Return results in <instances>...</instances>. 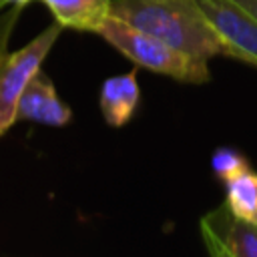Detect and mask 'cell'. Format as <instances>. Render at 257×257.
I'll use <instances>...</instances> for the list:
<instances>
[{
  "mask_svg": "<svg viewBox=\"0 0 257 257\" xmlns=\"http://www.w3.org/2000/svg\"><path fill=\"white\" fill-rule=\"evenodd\" d=\"M110 16L120 18L169 46L207 60L227 50L197 0H110Z\"/></svg>",
  "mask_w": 257,
  "mask_h": 257,
  "instance_id": "cell-1",
  "label": "cell"
},
{
  "mask_svg": "<svg viewBox=\"0 0 257 257\" xmlns=\"http://www.w3.org/2000/svg\"><path fill=\"white\" fill-rule=\"evenodd\" d=\"M96 34L104 38L112 48H116L122 56L133 60L137 66H143L157 74H165L175 80L191 82V84H203L211 80L207 60L189 56L169 46L161 38L120 18L108 16L102 22V26L96 30Z\"/></svg>",
  "mask_w": 257,
  "mask_h": 257,
  "instance_id": "cell-2",
  "label": "cell"
},
{
  "mask_svg": "<svg viewBox=\"0 0 257 257\" xmlns=\"http://www.w3.org/2000/svg\"><path fill=\"white\" fill-rule=\"evenodd\" d=\"M62 26L58 22L44 28L26 46L0 54V137H4L18 120V100L30 78L42 68L44 58L56 44Z\"/></svg>",
  "mask_w": 257,
  "mask_h": 257,
  "instance_id": "cell-3",
  "label": "cell"
},
{
  "mask_svg": "<svg viewBox=\"0 0 257 257\" xmlns=\"http://www.w3.org/2000/svg\"><path fill=\"white\" fill-rule=\"evenodd\" d=\"M227 56L257 66V18L237 0H197Z\"/></svg>",
  "mask_w": 257,
  "mask_h": 257,
  "instance_id": "cell-4",
  "label": "cell"
},
{
  "mask_svg": "<svg viewBox=\"0 0 257 257\" xmlns=\"http://www.w3.org/2000/svg\"><path fill=\"white\" fill-rule=\"evenodd\" d=\"M209 257H257V225L235 217L223 203L199 223Z\"/></svg>",
  "mask_w": 257,
  "mask_h": 257,
  "instance_id": "cell-5",
  "label": "cell"
},
{
  "mask_svg": "<svg viewBox=\"0 0 257 257\" xmlns=\"http://www.w3.org/2000/svg\"><path fill=\"white\" fill-rule=\"evenodd\" d=\"M18 120H34L48 126H64L72 118V110L64 104L52 84V80L42 72V68L30 78L28 86L24 88L18 110Z\"/></svg>",
  "mask_w": 257,
  "mask_h": 257,
  "instance_id": "cell-6",
  "label": "cell"
},
{
  "mask_svg": "<svg viewBox=\"0 0 257 257\" xmlns=\"http://www.w3.org/2000/svg\"><path fill=\"white\" fill-rule=\"evenodd\" d=\"M139 100H141V88L137 82V70L108 76L100 86V94H98L100 112L106 124L112 128H120L133 118Z\"/></svg>",
  "mask_w": 257,
  "mask_h": 257,
  "instance_id": "cell-7",
  "label": "cell"
},
{
  "mask_svg": "<svg viewBox=\"0 0 257 257\" xmlns=\"http://www.w3.org/2000/svg\"><path fill=\"white\" fill-rule=\"evenodd\" d=\"M62 28L94 32L110 16V0H42Z\"/></svg>",
  "mask_w": 257,
  "mask_h": 257,
  "instance_id": "cell-8",
  "label": "cell"
},
{
  "mask_svg": "<svg viewBox=\"0 0 257 257\" xmlns=\"http://www.w3.org/2000/svg\"><path fill=\"white\" fill-rule=\"evenodd\" d=\"M225 205L229 211L249 223L257 225V173L247 167L223 181Z\"/></svg>",
  "mask_w": 257,
  "mask_h": 257,
  "instance_id": "cell-9",
  "label": "cell"
},
{
  "mask_svg": "<svg viewBox=\"0 0 257 257\" xmlns=\"http://www.w3.org/2000/svg\"><path fill=\"white\" fill-rule=\"evenodd\" d=\"M247 167H251L247 163V159L231 147H221L211 157V169H213V173L219 181H225V179L237 175L239 171H243Z\"/></svg>",
  "mask_w": 257,
  "mask_h": 257,
  "instance_id": "cell-10",
  "label": "cell"
},
{
  "mask_svg": "<svg viewBox=\"0 0 257 257\" xmlns=\"http://www.w3.org/2000/svg\"><path fill=\"white\" fill-rule=\"evenodd\" d=\"M20 10H22V6H20V4H14V10H10V14L4 16V20H2V24H0V54L6 52V40H8V36H10V30H12L16 18H18Z\"/></svg>",
  "mask_w": 257,
  "mask_h": 257,
  "instance_id": "cell-11",
  "label": "cell"
},
{
  "mask_svg": "<svg viewBox=\"0 0 257 257\" xmlns=\"http://www.w3.org/2000/svg\"><path fill=\"white\" fill-rule=\"evenodd\" d=\"M237 2H239L241 6H245V8L257 18V0H237Z\"/></svg>",
  "mask_w": 257,
  "mask_h": 257,
  "instance_id": "cell-12",
  "label": "cell"
},
{
  "mask_svg": "<svg viewBox=\"0 0 257 257\" xmlns=\"http://www.w3.org/2000/svg\"><path fill=\"white\" fill-rule=\"evenodd\" d=\"M30 0H8V4H20V6H24V4H28Z\"/></svg>",
  "mask_w": 257,
  "mask_h": 257,
  "instance_id": "cell-13",
  "label": "cell"
},
{
  "mask_svg": "<svg viewBox=\"0 0 257 257\" xmlns=\"http://www.w3.org/2000/svg\"><path fill=\"white\" fill-rule=\"evenodd\" d=\"M6 6H8V0H0V12H2Z\"/></svg>",
  "mask_w": 257,
  "mask_h": 257,
  "instance_id": "cell-14",
  "label": "cell"
}]
</instances>
